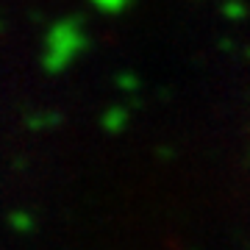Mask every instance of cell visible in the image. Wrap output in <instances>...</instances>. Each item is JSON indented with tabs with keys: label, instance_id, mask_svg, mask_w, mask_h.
Listing matches in <instances>:
<instances>
[{
	"label": "cell",
	"instance_id": "obj_1",
	"mask_svg": "<svg viewBox=\"0 0 250 250\" xmlns=\"http://www.w3.org/2000/svg\"><path fill=\"white\" fill-rule=\"evenodd\" d=\"M89 47V36L81 17L56 20L45 34V50H42V70L47 75H59Z\"/></svg>",
	"mask_w": 250,
	"mask_h": 250
},
{
	"label": "cell",
	"instance_id": "obj_4",
	"mask_svg": "<svg viewBox=\"0 0 250 250\" xmlns=\"http://www.w3.org/2000/svg\"><path fill=\"white\" fill-rule=\"evenodd\" d=\"M223 14L231 20H242L245 14H248V9H245V3L242 0H225L223 3Z\"/></svg>",
	"mask_w": 250,
	"mask_h": 250
},
{
	"label": "cell",
	"instance_id": "obj_3",
	"mask_svg": "<svg viewBox=\"0 0 250 250\" xmlns=\"http://www.w3.org/2000/svg\"><path fill=\"white\" fill-rule=\"evenodd\" d=\"M89 3L98 11H103V14H120V11H125L134 0H89Z\"/></svg>",
	"mask_w": 250,
	"mask_h": 250
},
{
	"label": "cell",
	"instance_id": "obj_2",
	"mask_svg": "<svg viewBox=\"0 0 250 250\" xmlns=\"http://www.w3.org/2000/svg\"><path fill=\"white\" fill-rule=\"evenodd\" d=\"M125 125H128V111L125 108H108L103 114V128L108 134H120Z\"/></svg>",
	"mask_w": 250,
	"mask_h": 250
},
{
	"label": "cell",
	"instance_id": "obj_5",
	"mask_svg": "<svg viewBox=\"0 0 250 250\" xmlns=\"http://www.w3.org/2000/svg\"><path fill=\"white\" fill-rule=\"evenodd\" d=\"M117 83H120L125 92H134L139 81H136V75H131V72H120V75H117Z\"/></svg>",
	"mask_w": 250,
	"mask_h": 250
}]
</instances>
